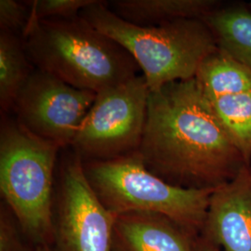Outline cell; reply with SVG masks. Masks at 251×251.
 Instances as JSON below:
<instances>
[{
    "instance_id": "5bb4252c",
    "label": "cell",
    "mask_w": 251,
    "mask_h": 251,
    "mask_svg": "<svg viewBox=\"0 0 251 251\" xmlns=\"http://www.w3.org/2000/svg\"><path fill=\"white\" fill-rule=\"evenodd\" d=\"M35 70L22 36L0 30V106L13 109L15 100Z\"/></svg>"
},
{
    "instance_id": "277c9868",
    "label": "cell",
    "mask_w": 251,
    "mask_h": 251,
    "mask_svg": "<svg viewBox=\"0 0 251 251\" xmlns=\"http://www.w3.org/2000/svg\"><path fill=\"white\" fill-rule=\"evenodd\" d=\"M61 148L2 117L1 196L22 232L34 245L53 243L54 171Z\"/></svg>"
},
{
    "instance_id": "52a82bcc",
    "label": "cell",
    "mask_w": 251,
    "mask_h": 251,
    "mask_svg": "<svg viewBox=\"0 0 251 251\" xmlns=\"http://www.w3.org/2000/svg\"><path fill=\"white\" fill-rule=\"evenodd\" d=\"M57 198L54 251H114L117 216L102 205L74 152L61 166Z\"/></svg>"
},
{
    "instance_id": "2e32d148",
    "label": "cell",
    "mask_w": 251,
    "mask_h": 251,
    "mask_svg": "<svg viewBox=\"0 0 251 251\" xmlns=\"http://www.w3.org/2000/svg\"><path fill=\"white\" fill-rule=\"evenodd\" d=\"M31 10L26 1H0V30L23 36L30 22Z\"/></svg>"
},
{
    "instance_id": "5b68a950",
    "label": "cell",
    "mask_w": 251,
    "mask_h": 251,
    "mask_svg": "<svg viewBox=\"0 0 251 251\" xmlns=\"http://www.w3.org/2000/svg\"><path fill=\"white\" fill-rule=\"evenodd\" d=\"M83 164L91 187L113 214H159L195 236L201 234L214 189L183 188L171 184L149 171L138 152Z\"/></svg>"
},
{
    "instance_id": "3957f363",
    "label": "cell",
    "mask_w": 251,
    "mask_h": 251,
    "mask_svg": "<svg viewBox=\"0 0 251 251\" xmlns=\"http://www.w3.org/2000/svg\"><path fill=\"white\" fill-rule=\"evenodd\" d=\"M80 16L131 55L150 91L196 77L202 63L219 50L203 19L140 26L118 17L106 1L100 0L83 9Z\"/></svg>"
},
{
    "instance_id": "7c38bea8",
    "label": "cell",
    "mask_w": 251,
    "mask_h": 251,
    "mask_svg": "<svg viewBox=\"0 0 251 251\" xmlns=\"http://www.w3.org/2000/svg\"><path fill=\"white\" fill-rule=\"evenodd\" d=\"M106 4L118 17L140 26L205 18L223 5L217 0H114Z\"/></svg>"
},
{
    "instance_id": "e0dca14e",
    "label": "cell",
    "mask_w": 251,
    "mask_h": 251,
    "mask_svg": "<svg viewBox=\"0 0 251 251\" xmlns=\"http://www.w3.org/2000/svg\"><path fill=\"white\" fill-rule=\"evenodd\" d=\"M21 228L6 204L0 210V251H28L20 234Z\"/></svg>"
},
{
    "instance_id": "6da1fadb",
    "label": "cell",
    "mask_w": 251,
    "mask_h": 251,
    "mask_svg": "<svg viewBox=\"0 0 251 251\" xmlns=\"http://www.w3.org/2000/svg\"><path fill=\"white\" fill-rule=\"evenodd\" d=\"M138 152L149 171L183 188H217L250 165L196 77L149 92Z\"/></svg>"
},
{
    "instance_id": "ba28073f",
    "label": "cell",
    "mask_w": 251,
    "mask_h": 251,
    "mask_svg": "<svg viewBox=\"0 0 251 251\" xmlns=\"http://www.w3.org/2000/svg\"><path fill=\"white\" fill-rule=\"evenodd\" d=\"M96 95L35 68L12 110L30 132L63 149L72 145Z\"/></svg>"
},
{
    "instance_id": "9a60e30c",
    "label": "cell",
    "mask_w": 251,
    "mask_h": 251,
    "mask_svg": "<svg viewBox=\"0 0 251 251\" xmlns=\"http://www.w3.org/2000/svg\"><path fill=\"white\" fill-rule=\"evenodd\" d=\"M95 0H35L26 1L31 15L38 20L69 19L80 15L81 11Z\"/></svg>"
},
{
    "instance_id": "9c48e42d",
    "label": "cell",
    "mask_w": 251,
    "mask_h": 251,
    "mask_svg": "<svg viewBox=\"0 0 251 251\" xmlns=\"http://www.w3.org/2000/svg\"><path fill=\"white\" fill-rule=\"evenodd\" d=\"M201 89L244 158L251 165V72L220 49L198 70Z\"/></svg>"
},
{
    "instance_id": "8992f818",
    "label": "cell",
    "mask_w": 251,
    "mask_h": 251,
    "mask_svg": "<svg viewBox=\"0 0 251 251\" xmlns=\"http://www.w3.org/2000/svg\"><path fill=\"white\" fill-rule=\"evenodd\" d=\"M143 75L97 93L71 147L83 162L101 161L138 152L149 98Z\"/></svg>"
},
{
    "instance_id": "ac0fdd59",
    "label": "cell",
    "mask_w": 251,
    "mask_h": 251,
    "mask_svg": "<svg viewBox=\"0 0 251 251\" xmlns=\"http://www.w3.org/2000/svg\"><path fill=\"white\" fill-rule=\"evenodd\" d=\"M195 251H221V250L203 236L198 235L195 240Z\"/></svg>"
},
{
    "instance_id": "30bf717a",
    "label": "cell",
    "mask_w": 251,
    "mask_h": 251,
    "mask_svg": "<svg viewBox=\"0 0 251 251\" xmlns=\"http://www.w3.org/2000/svg\"><path fill=\"white\" fill-rule=\"evenodd\" d=\"M200 235L221 251H251V165L213 190Z\"/></svg>"
},
{
    "instance_id": "8fae6325",
    "label": "cell",
    "mask_w": 251,
    "mask_h": 251,
    "mask_svg": "<svg viewBox=\"0 0 251 251\" xmlns=\"http://www.w3.org/2000/svg\"><path fill=\"white\" fill-rule=\"evenodd\" d=\"M197 237L165 216L128 212L117 216L114 251H195Z\"/></svg>"
},
{
    "instance_id": "ffe728a7",
    "label": "cell",
    "mask_w": 251,
    "mask_h": 251,
    "mask_svg": "<svg viewBox=\"0 0 251 251\" xmlns=\"http://www.w3.org/2000/svg\"><path fill=\"white\" fill-rule=\"evenodd\" d=\"M248 7H249V9H251V3H250V4H249V5H248Z\"/></svg>"
},
{
    "instance_id": "4fadbf2b",
    "label": "cell",
    "mask_w": 251,
    "mask_h": 251,
    "mask_svg": "<svg viewBox=\"0 0 251 251\" xmlns=\"http://www.w3.org/2000/svg\"><path fill=\"white\" fill-rule=\"evenodd\" d=\"M218 48L251 72V11L246 4H223L205 18Z\"/></svg>"
},
{
    "instance_id": "d6986e66",
    "label": "cell",
    "mask_w": 251,
    "mask_h": 251,
    "mask_svg": "<svg viewBox=\"0 0 251 251\" xmlns=\"http://www.w3.org/2000/svg\"><path fill=\"white\" fill-rule=\"evenodd\" d=\"M28 251H54L50 245H34Z\"/></svg>"
},
{
    "instance_id": "7a4b0ae2",
    "label": "cell",
    "mask_w": 251,
    "mask_h": 251,
    "mask_svg": "<svg viewBox=\"0 0 251 251\" xmlns=\"http://www.w3.org/2000/svg\"><path fill=\"white\" fill-rule=\"evenodd\" d=\"M23 39L34 67L96 94L140 75L131 55L82 16L38 20L32 15Z\"/></svg>"
}]
</instances>
